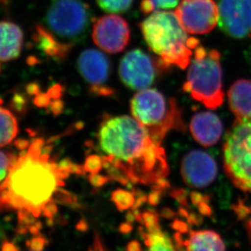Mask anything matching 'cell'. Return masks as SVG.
Instances as JSON below:
<instances>
[{"mask_svg": "<svg viewBox=\"0 0 251 251\" xmlns=\"http://www.w3.org/2000/svg\"><path fill=\"white\" fill-rule=\"evenodd\" d=\"M97 140L100 172L126 184L166 186L169 167L164 149L133 117H105Z\"/></svg>", "mask_w": 251, "mask_h": 251, "instance_id": "cell-1", "label": "cell"}, {"mask_svg": "<svg viewBox=\"0 0 251 251\" xmlns=\"http://www.w3.org/2000/svg\"><path fill=\"white\" fill-rule=\"evenodd\" d=\"M44 140L35 139L12 165L0 184V211L15 210L19 222L28 226L53 203L64 180L80 168L69 159L56 163Z\"/></svg>", "mask_w": 251, "mask_h": 251, "instance_id": "cell-2", "label": "cell"}, {"mask_svg": "<svg viewBox=\"0 0 251 251\" xmlns=\"http://www.w3.org/2000/svg\"><path fill=\"white\" fill-rule=\"evenodd\" d=\"M140 29L150 50L162 65L184 70L190 64L199 41L188 35L176 12L155 11L141 23Z\"/></svg>", "mask_w": 251, "mask_h": 251, "instance_id": "cell-3", "label": "cell"}, {"mask_svg": "<svg viewBox=\"0 0 251 251\" xmlns=\"http://www.w3.org/2000/svg\"><path fill=\"white\" fill-rule=\"evenodd\" d=\"M189 65L184 92L208 109H218L225 98L220 52L198 45Z\"/></svg>", "mask_w": 251, "mask_h": 251, "instance_id": "cell-4", "label": "cell"}, {"mask_svg": "<svg viewBox=\"0 0 251 251\" xmlns=\"http://www.w3.org/2000/svg\"><path fill=\"white\" fill-rule=\"evenodd\" d=\"M130 112L150 133L152 139L162 144L172 130H184L181 112L173 99H167L157 90H142L133 97Z\"/></svg>", "mask_w": 251, "mask_h": 251, "instance_id": "cell-5", "label": "cell"}, {"mask_svg": "<svg viewBox=\"0 0 251 251\" xmlns=\"http://www.w3.org/2000/svg\"><path fill=\"white\" fill-rule=\"evenodd\" d=\"M223 159L232 184L251 193V117L236 119L225 137Z\"/></svg>", "mask_w": 251, "mask_h": 251, "instance_id": "cell-6", "label": "cell"}, {"mask_svg": "<svg viewBox=\"0 0 251 251\" xmlns=\"http://www.w3.org/2000/svg\"><path fill=\"white\" fill-rule=\"evenodd\" d=\"M91 22V9L82 0H54L47 13L49 30L71 46L87 34Z\"/></svg>", "mask_w": 251, "mask_h": 251, "instance_id": "cell-7", "label": "cell"}, {"mask_svg": "<svg viewBox=\"0 0 251 251\" xmlns=\"http://www.w3.org/2000/svg\"><path fill=\"white\" fill-rule=\"evenodd\" d=\"M139 238L126 246V251H183L172 237L162 228L159 217L153 210H145L135 216Z\"/></svg>", "mask_w": 251, "mask_h": 251, "instance_id": "cell-8", "label": "cell"}, {"mask_svg": "<svg viewBox=\"0 0 251 251\" xmlns=\"http://www.w3.org/2000/svg\"><path fill=\"white\" fill-rule=\"evenodd\" d=\"M175 12L188 34H208L219 23V6L215 0H182Z\"/></svg>", "mask_w": 251, "mask_h": 251, "instance_id": "cell-9", "label": "cell"}, {"mask_svg": "<svg viewBox=\"0 0 251 251\" xmlns=\"http://www.w3.org/2000/svg\"><path fill=\"white\" fill-rule=\"evenodd\" d=\"M157 65L149 55L135 49L126 54L119 65L122 82L130 89L142 91L154 82Z\"/></svg>", "mask_w": 251, "mask_h": 251, "instance_id": "cell-10", "label": "cell"}, {"mask_svg": "<svg viewBox=\"0 0 251 251\" xmlns=\"http://www.w3.org/2000/svg\"><path fill=\"white\" fill-rule=\"evenodd\" d=\"M77 68L93 94L101 97L114 94V90L107 84L110 75V63L103 52L97 49H86L78 56Z\"/></svg>", "mask_w": 251, "mask_h": 251, "instance_id": "cell-11", "label": "cell"}, {"mask_svg": "<svg viewBox=\"0 0 251 251\" xmlns=\"http://www.w3.org/2000/svg\"><path fill=\"white\" fill-rule=\"evenodd\" d=\"M130 27L119 15H105L96 21L92 28L95 44L108 53L124 51L130 40Z\"/></svg>", "mask_w": 251, "mask_h": 251, "instance_id": "cell-12", "label": "cell"}, {"mask_svg": "<svg viewBox=\"0 0 251 251\" xmlns=\"http://www.w3.org/2000/svg\"><path fill=\"white\" fill-rule=\"evenodd\" d=\"M219 25L233 39L251 35V0H220Z\"/></svg>", "mask_w": 251, "mask_h": 251, "instance_id": "cell-13", "label": "cell"}, {"mask_svg": "<svg viewBox=\"0 0 251 251\" xmlns=\"http://www.w3.org/2000/svg\"><path fill=\"white\" fill-rule=\"evenodd\" d=\"M184 183L193 188L209 186L216 179L217 163L207 152L194 150L184 156L180 167Z\"/></svg>", "mask_w": 251, "mask_h": 251, "instance_id": "cell-14", "label": "cell"}, {"mask_svg": "<svg viewBox=\"0 0 251 251\" xmlns=\"http://www.w3.org/2000/svg\"><path fill=\"white\" fill-rule=\"evenodd\" d=\"M174 236L183 251H226L225 241L218 232L209 229H185L179 227Z\"/></svg>", "mask_w": 251, "mask_h": 251, "instance_id": "cell-15", "label": "cell"}, {"mask_svg": "<svg viewBox=\"0 0 251 251\" xmlns=\"http://www.w3.org/2000/svg\"><path fill=\"white\" fill-rule=\"evenodd\" d=\"M189 127L194 140L204 147L215 145L222 135V122L212 112L196 114L191 119Z\"/></svg>", "mask_w": 251, "mask_h": 251, "instance_id": "cell-16", "label": "cell"}, {"mask_svg": "<svg viewBox=\"0 0 251 251\" xmlns=\"http://www.w3.org/2000/svg\"><path fill=\"white\" fill-rule=\"evenodd\" d=\"M23 32L13 22H0V62L17 59L22 51Z\"/></svg>", "mask_w": 251, "mask_h": 251, "instance_id": "cell-17", "label": "cell"}, {"mask_svg": "<svg viewBox=\"0 0 251 251\" xmlns=\"http://www.w3.org/2000/svg\"><path fill=\"white\" fill-rule=\"evenodd\" d=\"M228 104L237 119L251 117V80H237L230 87Z\"/></svg>", "mask_w": 251, "mask_h": 251, "instance_id": "cell-18", "label": "cell"}, {"mask_svg": "<svg viewBox=\"0 0 251 251\" xmlns=\"http://www.w3.org/2000/svg\"><path fill=\"white\" fill-rule=\"evenodd\" d=\"M34 40H36L42 51L47 56L56 59L65 58L72 48L70 44L57 39L49 29L43 25H37Z\"/></svg>", "mask_w": 251, "mask_h": 251, "instance_id": "cell-19", "label": "cell"}, {"mask_svg": "<svg viewBox=\"0 0 251 251\" xmlns=\"http://www.w3.org/2000/svg\"><path fill=\"white\" fill-rule=\"evenodd\" d=\"M18 133L16 117L8 109L0 106V148L9 145Z\"/></svg>", "mask_w": 251, "mask_h": 251, "instance_id": "cell-20", "label": "cell"}, {"mask_svg": "<svg viewBox=\"0 0 251 251\" xmlns=\"http://www.w3.org/2000/svg\"><path fill=\"white\" fill-rule=\"evenodd\" d=\"M179 0H142L140 10L144 14H150L155 11L171 9L176 7Z\"/></svg>", "mask_w": 251, "mask_h": 251, "instance_id": "cell-21", "label": "cell"}, {"mask_svg": "<svg viewBox=\"0 0 251 251\" xmlns=\"http://www.w3.org/2000/svg\"><path fill=\"white\" fill-rule=\"evenodd\" d=\"M134 0H97V4L104 12L122 13L130 8Z\"/></svg>", "mask_w": 251, "mask_h": 251, "instance_id": "cell-22", "label": "cell"}, {"mask_svg": "<svg viewBox=\"0 0 251 251\" xmlns=\"http://www.w3.org/2000/svg\"><path fill=\"white\" fill-rule=\"evenodd\" d=\"M16 158L12 154L0 151V183H2L9 173Z\"/></svg>", "mask_w": 251, "mask_h": 251, "instance_id": "cell-23", "label": "cell"}, {"mask_svg": "<svg viewBox=\"0 0 251 251\" xmlns=\"http://www.w3.org/2000/svg\"><path fill=\"white\" fill-rule=\"evenodd\" d=\"M47 244L46 240L40 236L33 237L29 242V247L30 251H41Z\"/></svg>", "mask_w": 251, "mask_h": 251, "instance_id": "cell-24", "label": "cell"}, {"mask_svg": "<svg viewBox=\"0 0 251 251\" xmlns=\"http://www.w3.org/2000/svg\"><path fill=\"white\" fill-rule=\"evenodd\" d=\"M34 99V104L37 106L48 107L51 104V98L49 93H39Z\"/></svg>", "mask_w": 251, "mask_h": 251, "instance_id": "cell-25", "label": "cell"}, {"mask_svg": "<svg viewBox=\"0 0 251 251\" xmlns=\"http://www.w3.org/2000/svg\"><path fill=\"white\" fill-rule=\"evenodd\" d=\"M89 251H108L106 248L104 247L103 242H102L100 237L97 235L95 237L94 242H93V245L92 247L89 250Z\"/></svg>", "mask_w": 251, "mask_h": 251, "instance_id": "cell-26", "label": "cell"}, {"mask_svg": "<svg viewBox=\"0 0 251 251\" xmlns=\"http://www.w3.org/2000/svg\"><path fill=\"white\" fill-rule=\"evenodd\" d=\"M49 106H50L51 111L54 114H59V113H61V110H62V102H61V100L56 99L55 100V101L51 102V104H50Z\"/></svg>", "mask_w": 251, "mask_h": 251, "instance_id": "cell-27", "label": "cell"}, {"mask_svg": "<svg viewBox=\"0 0 251 251\" xmlns=\"http://www.w3.org/2000/svg\"><path fill=\"white\" fill-rule=\"evenodd\" d=\"M2 251H18V250L12 242H4L2 243Z\"/></svg>", "mask_w": 251, "mask_h": 251, "instance_id": "cell-28", "label": "cell"}, {"mask_svg": "<svg viewBox=\"0 0 251 251\" xmlns=\"http://www.w3.org/2000/svg\"><path fill=\"white\" fill-rule=\"evenodd\" d=\"M27 91L29 92V94L38 95L39 93V86H37L35 83H33V84H29V87H27Z\"/></svg>", "mask_w": 251, "mask_h": 251, "instance_id": "cell-29", "label": "cell"}, {"mask_svg": "<svg viewBox=\"0 0 251 251\" xmlns=\"http://www.w3.org/2000/svg\"><path fill=\"white\" fill-rule=\"evenodd\" d=\"M2 1H6V0H2Z\"/></svg>", "mask_w": 251, "mask_h": 251, "instance_id": "cell-30", "label": "cell"}, {"mask_svg": "<svg viewBox=\"0 0 251 251\" xmlns=\"http://www.w3.org/2000/svg\"></svg>", "mask_w": 251, "mask_h": 251, "instance_id": "cell-31", "label": "cell"}]
</instances>
